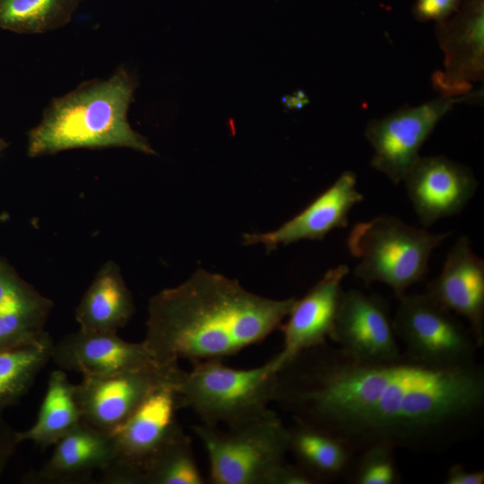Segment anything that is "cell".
I'll return each instance as SVG.
<instances>
[{"label":"cell","instance_id":"25","mask_svg":"<svg viewBox=\"0 0 484 484\" xmlns=\"http://www.w3.org/2000/svg\"><path fill=\"white\" fill-rule=\"evenodd\" d=\"M190 437L181 428L156 454L142 484H203Z\"/></svg>","mask_w":484,"mask_h":484},{"label":"cell","instance_id":"23","mask_svg":"<svg viewBox=\"0 0 484 484\" xmlns=\"http://www.w3.org/2000/svg\"><path fill=\"white\" fill-rule=\"evenodd\" d=\"M54 343L46 332L32 342L0 350V415L29 392L51 359Z\"/></svg>","mask_w":484,"mask_h":484},{"label":"cell","instance_id":"16","mask_svg":"<svg viewBox=\"0 0 484 484\" xmlns=\"http://www.w3.org/2000/svg\"><path fill=\"white\" fill-rule=\"evenodd\" d=\"M349 272L345 264L329 269L304 297L296 300L288 321L281 325L282 349L270 359L276 372L302 351L326 342L333 327L341 283Z\"/></svg>","mask_w":484,"mask_h":484},{"label":"cell","instance_id":"8","mask_svg":"<svg viewBox=\"0 0 484 484\" xmlns=\"http://www.w3.org/2000/svg\"><path fill=\"white\" fill-rule=\"evenodd\" d=\"M393 324L403 353L420 363L452 367L477 362L480 347L470 328L425 293L400 297Z\"/></svg>","mask_w":484,"mask_h":484},{"label":"cell","instance_id":"14","mask_svg":"<svg viewBox=\"0 0 484 484\" xmlns=\"http://www.w3.org/2000/svg\"><path fill=\"white\" fill-rule=\"evenodd\" d=\"M357 188V175L343 171L339 177L305 209L292 219L272 231L245 233L243 245L261 244L272 252L280 246H288L300 240H323L331 231L346 228L349 214L357 203L363 201Z\"/></svg>","mask_w":484,"mask_h":484},{"label":"cell","instance_id":"31","mask_svg":"<svg viewBox=\"0 0 484 484\" xmlns=\"http://www.w3.org/2000/svg\"><path fill=\"white\" fill-rule=\"evenodd\" d=\"M8 146V143L3 139V138H0V154L2 153V151L4 150H5Z\"/></svg>","mask_w":484,"mask_h":484},{"label":"cell","instance_id":"7","mask_svg":"<svg viewBox=\"0 0 484 484\" xmlns=\"http://www.w3.org/2000/svg\"><path fill=\"white\" fill-rule=\"evenodd\" d=\"M179 370L151 392L111 433L114 456L100 472L101 483L142 484L156 454L182 428L177 418L180 407L174 385Z\"/></svg>","mask_w":484,"mask_h":484},{"label":"cell","instance_id":"29","mask_svg":"<svg viewBox=\"0 0 484 484\" xmlns=\"http://www.w3.org/2000/svg\"><path fill=\"white\" fill-rule=\"evenodd\" d=\"M315 480L297 464L281 463L272 473L269 484H315Z\"/></svg>","mask_w":484,"mask_h":484},{"label":"cell","instance_id":"2","mask_svg":"<svg viewBox=\"0 0 484 484\" xmlns=\"http://www.w3.org/2000/svg\"><path fill=\"white\" fill-rule=\"evenodd\" d=\"M296 300L264 298L237 280L199 269L150 299L143 342L163 367L178 366L179 359H222L281 327Z\"/></svg>","mask_w":484,"mask_h":484},{"label":"cell","instance_id":"4","mask_svg":"<svg viewBox=\"0 0 484 484\" xmlns=\"http://www.w3.org/2000/svg\"><path fill=\"white\" fill-rule=\"evenodd\" d=\"M180 409H190L209 426L234 427L253 419L273 402L276 371L271 360L248 369L231 368L221 359L193 362L174 382Z\"/></svg>","mask_w":484,"mask_h":484},{"label":"cell","instance_id":"26","mask_svg":"<svg viewBox=\"0 0 484 484\" xmlns=\"http://www.w3.org/2000/svg\"><path fill=\"white\" fill-rule=\"evenodd\" d=\"M352 484H398L402 478L395 460V448L379 443L359 452L346 475Z\"/></svg>","mask_w":484,"mask_h":484},{"label":"cell","instance_id":"5","mask_svg":"<svg viewBox=\"0 0 484 484\" xmlns=\"http://www.w3.org/2000/svg\"><path fill=\"white\" fill-rule=\"evenodd\" d=\"M450 234L431 233L392 215L359 222L347 239L349 252L359 259L354 275L366 285H387L399 298L424 280L433 250Z\"/></svg>","mask_w":484,"mask_h":484},{"label":"cell","instance_id":"15","mask_svg":"<svg viewBox=\"0 0 484 484\" xmlns=\"http://www.w3.org/2000/svg\"><path fill=\"white\" fill-rule=\"evenodd\" d=\"M434 302L462 316L480 348L484 345V261L471 240L460 237L448 252L440 274L424 292Z\"/></svg>","mask_w":484,"mask_h":484},{"label":"cell","instance_id":"22","mask_svg":"<svg viewBox=\"0 0 484 484\" xmlns=\"http://www.w3.org/2000/svg\"><path fill=\"white\" fill-rule=\"evenodd\" d=\"M82 421L75 385L70 382L65 371L57 368L49 374L34 424L26 430L18 431V438L20 443L30 441L47 448L55 445Z\"/></svg>","mask_w":484,"mask_h":484},{"label":"cell","instance_id":"24","mask_svg":"<svg viewBox=\"0 0 484 484\" xmlns=\"http://www.w3.org/2000/svg\"><path fill=\"white\" fill-rule=\"evenodd\" d=\"M83 0H0V29L40 34L65 26Z\"/></svg>","mask_w":484,"mask_h":484},{"label":"cell","instance_id":"28","mask_svg":"<svg viewBox=\"0 0 484 484\" xmlns=\"http://www.w3.org/2000/svg\"><path fill=\"white\" fill-rule=\"evenodd\" d=\"M20 444L18 431L0 415V478Z\"/></svg>","mask_w":484,"mask_h":484},{"label":"cell","instance_id":"20","mask_svg":"<svg viewBox=\"0 0 484 484\" xmlns=\"http://www.w3.org/2000/svg\"><path fill=\"white\" fill-rule=\"evenodd\" d=\"M134 312L132 294L118 266L108 262L98 272L75 311L79 329L87 332L117 333Z\"/></svg>","mask_w":484,"mask_h":484},{"label":"cell","instance_id":"21","mask_svg":"<svg viewBox=\"0 0 484 484\" xmlns=\"http://www.w3.org/2000/svg\"><path fill=\"white\" fill-rule=\"evenodd\" d=\"M288 428L289 452L315 483L346 476L355 453L340 438L299 422Z\"/></svg>","mask_w":484,"mask_h":484},{"label":"cell","instance_id":"6","mask_svg":"<svg viewBox=\"0 0 484 484\" xmlns=\"http://www.w3.org/2000/svg\"><path fill=\"white\" fill-rule=\"evenodd\" d=\"M193 430L208 454L213 484H269L289 453L288 427L270 408L226 430L203 423Z\"/></svg>","mask_w":484,"mask_h":484},{"label":"cell","instance_id":"12","mask_svg":"<svg viewBox=\"0 0 484 484\" xmlns=\"http://www.w3.org/2000/svg\"><path fill=\"white\" fill-rule=\"evenodd\" d=\"M329 338L359 360L386 361L402 354L388 301L356 289L342 290Z\"/></svg>","mask_w":484,"mask_h":484},{"label":"cell","instance_id":"30","mask_svg":"<svg viewBox=\"0 0 484 484\" xmlns=\"http://www.w3.org/2000/svg\"><path fill=\"white\" fill-rule=\"evenodd\" d=\"M445 484H483L484 471H470L462 464L452 465L445 478Z\"/></svg>","mask_w":484,"mask_h":484},{"label":"cell","instance_id":"19","mask_svg":"<svg viewBox=\"0 0 484 484\" xmlns=\"http://www.w3.org/2000/svg\"><path fill=\"white\" fill-rule=\"evenodd\" d=\"M51 307L49 299L0 258V350L39 339Z\"/></svg>","mask_w":484,"mask_h":484},{"label":"cell","instance_id":"3","mask_svg":"<svg viewBox=\"0 0 484 484\" xmlns=\"http://www.w3.org/2000/svg\"><path fill=\"white\" fill-rule=\"evenodd\" d=\"M137 82L120 67L108 79L84 82L54 98L40 122L28 133L30 157L76 148L126 147L155 154L148 140L127 119Z\"/></svg>","mask_w":484,"mask_h":484},{"label":"cell","instance_id":"18","mask_svg":"<svg viewBox=\"0 0 484 484\" xmlns=\"http://www.w3.org/2000/svg\"><path fill=\"white\" fill-rule=\"evenodd\" d=\"M114 456L111 433L82 421L60 439L48 460L25 479L33 483H72L104 471Z\"/></svg>","mask_w":484,"mask_h":484},{"label":"cell","instance_id":"27","mask_svg":"<svg viewBox=\"0 0 484 484\" xmlns=\"http://www.w3.org/2000/svg\"><path fill=\"white\" fill-rule=\"evenodd\" d=\"M462 0H416L413 15L420 22L444 21L460 7Z\"/></svg>","mask_w":484,"mask_h":484},{"label":"cell","instance_id":"10","mask_svg":"<svg viewBox=\"0 0 484 484\" xmlns=\"http://www.w3.org/2000/svg\"><path fill=\"white\" fill-rule=\"evenodd\" d=\"M435 33L445 58L432 75L433 88L443 96L470 93L484 77V0H462L454 14L436 23Z\"/></svg>","mask_w":484,"mask_h":484},{"label":"cell","instance_id":"1","mask_svg":"<svg viewBox=\"0 0 484 484\" xmlns=\"http://www.w3.org/2000/svg\"><path fill=\"white\" fill-rule=\"evenodd\" d=\"M273 402L355 454L379 443L438 453L480 430L484 368L434 367L405 353L364 361L324 342L277 370Z\"/></svg>","mask_w":484,"mask_h":484},{"label":"cell","instance_id":"17","mask_svg":"<svg viewBox=\"0 0 484 484\" xmlns=\"http://www.w3.org/2000/svg\"><path fill=\"white\" fill-rule=\"evenodd\" d=\"M51 359L58 368L82 376H108L159 365L143 341H125L117 333L81 329L54 343Z\"/></svg>","mask_w":484,"mask_h":484},{"label":"cell","instance_id":"9","mask_svg":"<svg viewBox=\"0 0 484 484\" xmlns=\"http://www.w3.org/2000/svg\"><path fill=\"white\" fill-rule=\"evenodd\" d=\"M482 97V90L457 97L440 95L419 106H405L371 119L365 130L374 151L371 167L398 185L419 159L425 141L451 108L460 102H479Z\"/></svg>","mask_w":484,"mask_h":484},{"label":"cell","instance_id":"11","mask_svg":"<svg viewBox=\"0 0 484 484\" xmlns=\"http://www.w3.org/2000/svg\"><path fill=\"white\" fill-rule=\"evenodd\" d=\"M179 366L160 365L102 376H82L75 385L82 420L112 433L161 384L172 378Z\"/></svg>","mask_w":484,"mask_h":484},{"label":"cell","instance_id":"13","mask_svg":"<svg viewBox=\"0 0 484 484\" xmlns=\"http://www.w3.org/2000/svg\"><path fill=\"white\" fill-rule=\"evenodd\" d=\"M402 182L424 227L461 212L478 187L470 168L441 155L419 156Z\"/></svg>","mask_w":484,"mask_h":484}]
</instances>
